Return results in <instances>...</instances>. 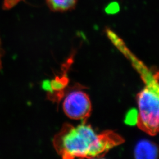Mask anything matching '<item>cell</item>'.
<instances>
[{
    "mask_svg": "<svg viewBox=\"0 0 159 159\" xmlns=\"http://www.w3.org/2000/svg\"><path fill=\"white\" fill-rule=\"evenodd\" d=\"M124 142V139L114 131L98 133L91 125L83 122L76 126L64 125L54 137L53 144L63 159H93L102 158Z\"/></svg>",
    "mask_w": 159,
    "mask_h": 159,
    "instance_id": "6da1fadb",
    "label": "cell"
},
{
    "mask_svg": "<svg viewBox=\"0 0 159 159\" xmlns=\"http://www.w3.org/2000/svg\"><path fill=\"white\" fill-rule=\"evenodd\" d=\"M107 35L142 79L144 87L137 96L139 111L136 125L140 130L155 136L159 132V70L148 67L113 31L107 30Z\"/></svg>",
    "mask_w": 159,
    "mask_h": 159,
    "instance_id": "7a4b0ae2",
    "label": "cell"
},
{
    "mask_svg": "<svg viewBox=\"0 0 159 159\" xmlns=\"http://www.w3.org/2000/svg\"><path fill=\"white\" fill-rule=\"evenodd\" d=\"M63 110L71 119L85 122L91 113V102L88 94L81 90H74L68 93L64 98Z\"/></svg>",
    "mask_w": 159,
    "mask_h": 159,
    "instance_id": "3957f363",
    "label": "cell"
},
{
    "mask_svg": "<svg viewBox=\"0 0 159 159\" xmlns=\"http://www.w3.org/2000/svg\"><path fill=\"white\" fill-rule=\"evenodd\" d=\"M134 154L137 159H156L158 157L159 149L153 143L143 140L137 143Z\"/></svg>",
    "mask_w": 159,
    "mask_h": 159,
    "instance_id": "277c9868",
    "label": "cell"
},
{
    "mask_svg": "<svg viewBox=\"0 0 159 159\" xmlns=\"http://www.w3.org/2000/svg\"><path fill=\"white\" fill-rule=\"evenodd\" d=\"M77 0H47L50 8L55 11H65L74 7Z\"/></svg>",
    "mask_w": 159,
    "mask_h": 159,
    "instance_id": "5b68a950",
    "label": "cell"
},
{
    "mask_svg": "<svg viewBox=\"0 0 159 159\" xmlns=\"http://www.w3.org/2000/svg\"><path fill=\"white\" fill-rule=\"evenodd\" d=\"M137 119V113L134 110L133 111H131L127 116L125 122L129 125H134L136 124Z\"/></svg>",
    "mask_w": 159,
    "mask_h": 159,
    "instance_id": "8992f818",
    "label": "cell"
},
{
    "mask_svg": "<svg viewBox=\"0 0 159 159\" xmlns=\"http://www.w3.org/2000/svg\"><path fill=\"white\" fill-rule=\"evenodd\" d=\"M2 67V63H1V46H0V70Z\"/></svg>",
    "mask_w": 159,
    "mask_h": 159,
    "instance_id": "52a82bcc",
    "label": "cell"
}]
</instances>
